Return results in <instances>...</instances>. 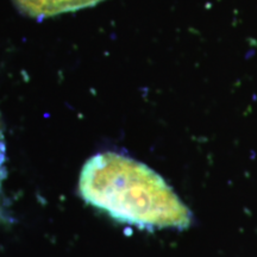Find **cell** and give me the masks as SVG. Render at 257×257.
<instances>
[{
  "instance_id": "cell-1",
  "label": "cell",
  "mask_w": 257,
  "mask_h": 257,
  "mask_svg": "<svg viewBox=\"0 0 257 257\" xmlns=\"http://www.w3.org/2000/svg\"><path fill=\"white\" fill-rule=\"evenodd\" d=\"M79 191L93 207L141 229L184 230L192 223L191 211L156 172L117 153L92 156L80 173Z\"/></svg>"
},
{
  "instance_id": "cell-3",
  "label": "cell",
  "mask_w": 257,
  "mask_h": 257,
  "mask_svg": "<svg viewBox=\"0 0 257 257\" xmlns=\"http://www.w3.org/2000/svg\"><path fill=\"white\" fill-rule=\"evenodd\" d=\"M5 138L4 130H3L2 119H0V219L3 218V206H2V185L5 179Z\"/></svg>"
},
{
  "instance_id": "cell-2",
  "label": "cell",
  "mask_w": 257,
  "mask_h": 257,
  "mask_svg": "<svg viewBox=\"0 0 257 257\" xmlns=\"http://www.w3.org/2000/svg\"><path fill=\"white\" fill-rule=\"evenodd\" d=\"M105 0H14L18 10L32 18H49L79 11L100 4Z\"/></svg>"
}]
</instances>
